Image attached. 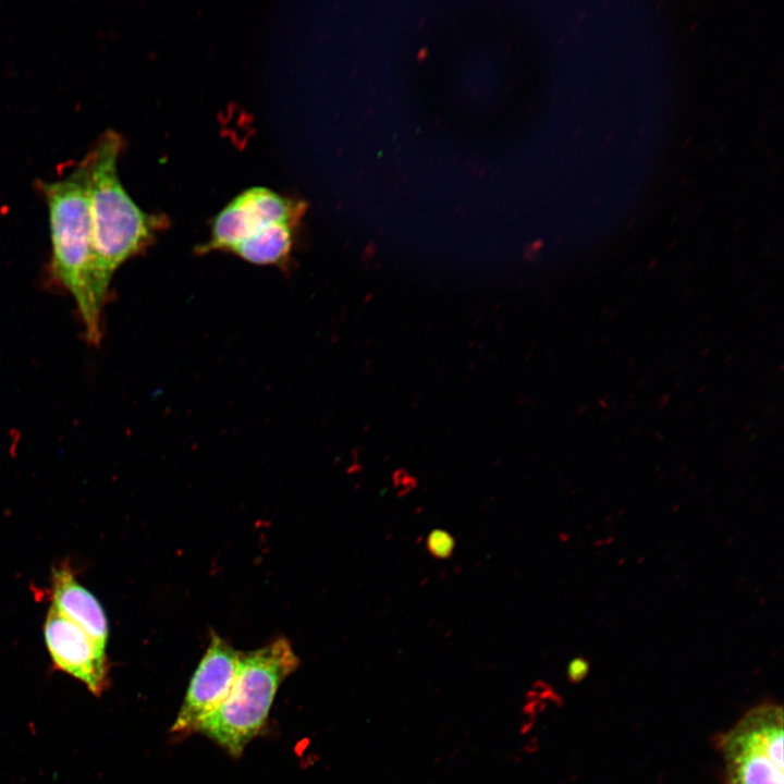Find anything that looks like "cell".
I'll return each mask as SVG.
<instances>
[{
	"mask_svg": "<svg viewBox=\"0 0 784 784\" xmlns=\"http://www.w3.org/2000/svg\"><path fill=\"white\" fill-rule=\"evenodd\" d=\"M122 147L121 135L107 131L83 159L91 226L90 298L100 316L114 272L164 226V218L145 212L123 187L118 174Z\"/></svg>",
	"mask_w": 784,
	"mask_h": 784,
	"instance_id": "1",
	"label": "cell"
},
{
	"mask_svg": "<svg viewBox=\"0 0 784 784\" xmlns=\"http://www.w3.org/2000/svg\"><path fill=\"white\" fill-rule=\"evenodd\" d=\"M47 204L53 278L74 298L89 343L102 335L90 298L91 226L84 160L65 177L37 183Z\"/></svg>",
	"mask_w": 784,
	"mask_h": 784,
	"instance_id": "2",
	"label": "cell"
},
{
	"mask_svg": "<svg viewBox=\"0 0 784 784\" xmlns=\"http://www.w3.org/2000/svg\"><path fill=\"white\" fill-rule=\"evenodd\" d=\"M289 640L277 638L249 652H241L234 684L223 703L196 728L231 756L242 755L266 725L282 682L298 667Z\"/></svg>",
	"mask_w": 784,
	"mask_h": 784,
	"instance_id": "3",
	"label": "cell"
},
{
	"mask_svg": "<svg viewBox=\"0 0 784 784\" xmlns=\"http://www.w3.org/2000/svg\"><path fill=\"white\" fill-rule=\"evenodd\" d=\"M304 210L303 203L267 187H250L216 216L210 238L198 250L229 252L253 265L282 266L289 260Z\"/></svg>",
	"mask_w": 784,
	"mask_h": 784,
	"instance_id": "4",
	"label": "cell"
},
{
	"mask_svg": "<svg viewBox=\"0 0 784 784\" xmlns=\"http://www.w3.org/2000/svg\"><path fill=\"white\" fill-rule=\"evenodd\" d=\"M783 709L762 705L746 713L721 740L727 784H784Z\"/></svg>",
	"mask_w": 784,
	"mask_h": 784,
	"instance_id": "5",
	"label": "cell"
},
{
	"mask_svg": "<svg viewBox=\"0 0 784 784\" xmlns=\"http://www.w3.org/2000/svg\"><path fill=\"white\" fill-rule=\"evenodd\" d=\"M241 652L213 634L189 682L172 732H196L228 697L238 667Z\"/></svg>",
	"mask_w": 784,
	"mask_h": 784,
	"instance_id": "6",
	"label": "cell"
},
{
	"mask_svg": "<svg viewBox=\"0 0 784 784\" xmlns=\"http://www.w3.org/2000/svg\"><path fill=\"white\" fill-rule=\"evenodd\" d=\"M44 634L54 667L81 681L99 697L108 685L106 648L52 607Z\"/></svg>",
	"mask_w": 784,
	"mask_h": 784,
	"instance_id": "7",
	"label": "cell"
},
{
	"mask_svg": "<svg viewBox=\"0 0 784 784\" xmlns=\"http://www.w3.org/2000/svg\"><path fill=\"white\" fill-rule=\"evenodd\" d=\"M52 608L82 627L100 646L107 647L108 621L96 597L83 587L66 566L54 568Z\"/></svg>",
	"mask_w": 784,
	"mask_h": 784,
	"instance_id": "8",
	"label": "cell"
},
{
	"mask_svg": "<svg viewBox=\"0 0 784 784\" xmlns=\"http://www.w3.org/2000/svg\"><path fill=\"white\" fill-rule=\"evenodd\" d=\"M426 547L433 558L448 559L453 553L455 540L446 530L433 529L427 537Z\"/></svg>",
	"mask_w": 784,
	"mask_h": 784,
	"instance_id": "9",
	"label": "cell"
},
{
	"mask_svg": "<svg viewBox=\"0 0 784 784\" xmlns=\"http://www.w3.org/2000/svg\"><path fill=\"white\" fill-rule=\"evenodd\" d=\"M586 663L581 659H576L573 661L568 666V674L572 678H577L578 676H581L585 671Z\"/></svg>",
	"mask_w": 784,
	"mask_h": 784,
	"instance_id": "10",
	"label": "cell"
},
{
	"mask_svg": "<svg viewBox=\"0 0 784 784\" xmlns=\"http://www.w3.org/2000/svg\"><path fill=\"white\" fill-rule=\"evenodd\" d=\"M427 54H428L427 49H426V48H422V49L418 52L417 58H418V60H424V59L427 57Z\"/></svg>",
	"mask_w": 784,
	"mask_h": 784,
	"instance_id": "11",
	"label": "cell"
}]
</instances>
